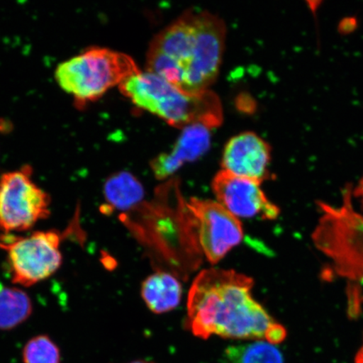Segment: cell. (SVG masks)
<instances>
[{
  "instance_id": "1",
  "label": "cell",
  "mask_w": 363,
  "mask_h": 363,
  "mask_svg": "<svg viewBox=\"0 0 363 363\" xmlns=\"http://www.w3.org/2000/svg\"><path fill=\"white\" fill-rule=\"evenodd\" d=\"M253 284L234 270L202 271L188 298V324L195 337L282 342L287 333L252 298Z\"/></svg>"
},
{
  "instance_id": "4",
  "label": "cell",
  "mask_w": 363,
  "mask_h": 363,
  "mask_svg": "<svg viewBox=\"0 0 363 363\" xmlns=\"http://www.w3.org/2000/svg\"><path fill=\"white\" fill-rule=\"evenodd\" d=\"M140 71L127 54L104 48H91L57 67L55 79L62 89L84 107L101 99Z\"/></svg>"
},
{
  "instance_id": "15",
  "label": "cell",
  "mask_w": 363,
  "mask_h": 363,
  "mask_svg": "<svg viewBox=\"0 0 363 363\" xmlns=\"http://www.w3.org/2000/svg\"><path fill=\"white\" fill-rule=\"evenodd\" d=\"M227 363H284L279 349L266 340L235 345L225 351Z\"/></svg>"
},
{
  "instance_id": "6",
  "label": "cell",
  "mask_w": 363,
  "mask_h": 363,
  "mask_svg": "<svg viewBox=\"0 0 363 363\" xmlns=\"http://www.w3.org/2000/svg\"><path fill=\"white\" fill-rule=\"evenodd\" d=\"M62 238L56 230L36 231L27 237L6 234L0 238L13 282L29 287L55 274L62 262Z\"/></svg>"
},
{
  "instance_id": "10",
  "label": "cell",
  "mask_w": 363,
  "mask_h": 363,
  "mask_svg": "<svg viewBox=\"0 0 363 363\" xmlns=\"http://www.w3.org/2000/svg\"><path fill=\"white\" fill-rule=\"evenodd\" d=\"M271 152L259 135L247 131L231 138L222 155V170L240 178L262 183L269 179Z\"/></svg>"
},
{
  "instance_id": "11",
  "label": "cell",
  "mask_w": 363,
  "mask_h": 363,
  "mask_svg": "<svg viewBox=\"0 0 363 363\" xmlns=\"http://www.w3.org/2000/svg\"><path fill=\"white\" fill-rule=\"evenodd\" d=\"M211 128L194 124L182 129V133L170 152L154 158L151 167L157 179H165L175 174L185 163L197 160L210 148Z\"/></svg>"
},
{
  "instance_id": "17",
  "label": "cell",
  "mask_w": 363,
  "mask_h": 363,
  "mask_svg": "<svg viewBox=\"0 0 363 363\" xmlns=\"http://www.w3.org/2000/svg\"><path fill=\"white\" fill-rule=\"evenodd\" d=\"M356 196L361 199V202L363 203V179L361 181L359 185L356 189L355 191Z\"/></svg>"
},
{
  "instance_id": "16",
  "label": "cell",
  "mask_w": 363,
  "mask_h": 363,
  "mask_svg": "<svg viewBox=\"0 0 363 363\" xmlns=\"http://www.w3.org/2000/svg\"><path fill=\"white\" fill-rule=\"evenodd\" d=\"M25 363H60V351L47 335L30 339L23 351Z\"/></svg>"
},
{
  "instance_id": "8",
  "label": "cell",
  "mask_w": 363,
  "mask_h": 363,
  "mask_svg": "<svg viewBox=\"0 0 363 363\" xmlns=\"http://www.w3.org/2000/svg\"><path fill=\"white\" fill-rule=\"evenodd\" d=\"M188 207L197 220L202 251L212 264L220 262L242 242V223L220 203L193 198Z\"/></svg>"
},
{
  "instance_id": "2",
  "label": "cell",
  "mask_w": 363,
  "mask_h": 363,
  "mask_svg": "<svg viewBox=\"0 0 363 363\" xmlns=\"http://www.w3.org/2000/svg\"><path fill=\"white\" fill-rule=\"evenodd\" d=\"M226 28L206 11L184 13L149 45L147 71L190 94L210 90L225 50Z\"/></svg>"
},
{
  "instance_id": "7",
  "label": "cell",
  "mask_w": 363,
  "mask_h": 363,
  "mask_svg": "<svg viewBox=\"0 0 363 363\" xmlns=\"http://www.w3.org/2000/svg\"><path fill=\"white\" fill-rule=\"evenodd\" d=\"M31 175L26 166L0 178V230L6 234L29 230L50 216L51 199Z\"/></svg>"
},
{
  "instance_id": "13",
  "label": "cell",
  "mask_w": 363,
  "mask_h": 363,
  "mask_svg": "<svg viewBox=\"0 0 363 363\" xmlns=\"http://www.w3.org/2000/svg\"><path fill=\"white\" fill-rule=\"evenodd\" d=\"M106 213L113 211H128L143 201L144 188L135 176L120 172L107 179L104 186Z\"/></svg>"
},
{
  "instance_id": "3",
  "label": "cell",
  "mask_w": 363,
  "mask_h": 363,
  "mask_svg": "<svg viewBox=\"0 0 363 363\" xmlns=\"http://www.w3.org/2000/svg\"><path fill=\"white\" fill-rule=\"evenodd\" d=\"M119 88L135 106L177 128L202 124L213 129L223 120L220 99L211 90L198 94L185 93L147 71L136 72Z\"/></svg>"
},
{
  "instance_id": "19",
  "label": "cell",
  "mask_w": 363,
  "mask_h": 363,
  "mask_svg": "<svg viewBox=\"0 0 363 363\" xmlns=\"http://www.w3.org/2000/svg\"><path fill=\"white\" fill-rule=\"evenodd\" d=\"M129 363H155V362L148 361V360H135L133 362H130Z\"/></svg>"
},
{
  "instance_id": "14",
  "label": "cell",
  "mask_w": 363,
  "mask_h": 363,
  "mask_svg": "<svg viewBox=\"0 0 363 363\" xmlns=\"http://www.w3.org/2000/svg\"><path fill=\"white\" fill-rule=\"evenodd\" d=\"M33 312L29 295L20 289L8 288L0 283V330L17 328Z\"/></svg>"
},
{
  "instance_id": "9",
  "label": "cell",
  "mask_w": 363,
  "mask_h": 363,
  "mask_svg": "<svg viewBox=\"0 0 363 363\" xmlns=\"http://www.w3.org/2000/svg\"><path fill=\"white\" fill-rule=\"evenodd\" d=\"M259 182L240 178L221 170L212 182L217 202L234 216L275 220L279 208L267 198Z\"/></svg>"
},
{
  "instance_id": "12",
  "label": "cell",
  "mask_w": 363,
  "mask_h": 363,
  "mask_svg": "<svg viewBox=\"0 0 363 363\" xmlns=\"http://www.w3.org/2000/svg\"><path fill=\"white\" fill-rule=\"evenodd\" d=\"M142 295L149 310L156 314H163L174 310L179 305L182 286L174 276L159 272L144 281Z\"/></svg>"
},
{
  "instance_id": "18",
  "label": "cell",
  "mask_w": 363,
  "mask_h": 363,
  "mask_svg": "<svg viewBox=\"0 0 363 363\" xmlns=\"http://www.w3.org/2000/svg\"><path fill=\"white\" fill-rule=\"evenodd\" d=\"M356 363H363V346L361 348V350L357 353Z\"/></svg>"
},
{
  "instance_id": "5",
  "label": "cell",
  "mask_w": 363,
  "mask_h": 363,
  "mask_svg": "<svg viewBox=\"0 0 363 363\" xmlns=\"http://www.w3.org/2000/svg\"><path fill=\"white\" fill-rule=\"evenodd\" d=\"M322 216L313 240L333 263L339 276L363 283V216L354 210L352 190L344 193V203L333 207L319 203Z\"/></svg>"
}]
</instances>
